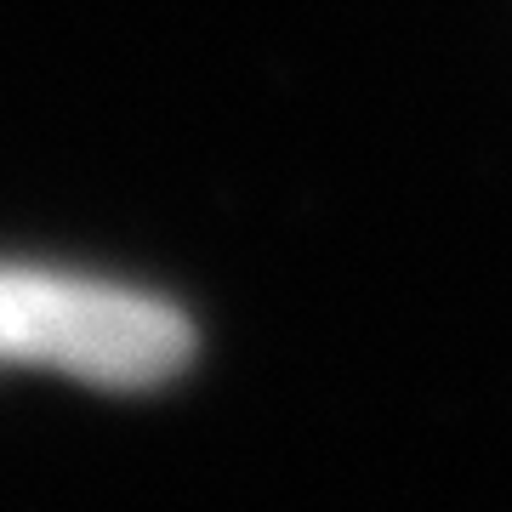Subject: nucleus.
I'll list each match as a JSON object with an SVG mask.
<instances>
[{
	"label": "nucleus",
	"instance_id": "nucleus-1",
	"mask_svg": "<svg viewBox=\"0 0 512 512\" xmlns=\"http://www.w3.org/2000/svg\"><path fill=\"white\" fill-rule=\"evenodd\" d=\"M194 359V325L143 291L52 268H0V365L92 387H160Z\"/></svg>",
	"mask_w": 512,
	"mask_h": 512
}]
</instances>
